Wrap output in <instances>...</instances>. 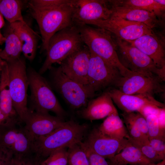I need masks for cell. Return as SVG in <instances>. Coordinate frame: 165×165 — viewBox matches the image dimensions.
Instances as JSON below:
<instances>
[{
	"instance_id": "cell-43",
	"label": "cell",
	"mask_w": 165,
	"mask_h": 165,
	"mask_svg": "<svg viewBox=\"0 0 165 165\" xmlns=\"http://www.w3.org/2000/svg\"><path fill=\"white\" fill-rule=\"evenodd\" d=\"M148 165H165V159L158 163H150Z\"/></svg>"
},
{
	"instance_id": "cell-20",
	"label": "cell",
	"mask_w": 165,
	"mask_h": 165,
	"mask_svg": "<svg viewBox=\"0 0 165 165\" xmlns=\"http://www.w3.org/2000/svg\"><path fill=\"white\" fill-rule=\"evenodd\" d=\"M19 121L21 122L13 107L10 93L8 70L6 63L0 75V123Z\"/></svg>"
},
{
	"instance_id": "cell-34",
	"label": "cell",
	"mask_w": 165,
	"mask_h": 165,
	"mask_svg": "<svg viewBox=\"0 0 165 165\" xmlns=\"http://www.w3.org/2000/svg\"><path fill=\"white\" fill-rule=\"evenodd\" d=\"M80 145L87 154L90 165H110L105 158L83 147L80 143Z\"/></svg>"
},
{
	"instance_id": "cell-45",
	"label": "cell",
	"mask_w": 165,
	"mask_h": 165,
	"mask_svg": "<svg viewBox=\"0 0 165 165\" xmlns=\"http://www.w3.org/2000/svg\"><path fill=\"white\" fill-rule=\"evenodd\" d=\"M126 165V164H122V165Z\"/></svg>"
},
{
	"instance_id": "cell-11",
	"label": "cell",
	"mask_w": 165,
	"mask_h": 165,
	"mask_svg": "<svg viewBox=\"0 0 165 165\" xmlns=\"http://www.w3.org/2000/svg\"><path fill=\"white\" fill-rule=\"evenodd\" d=\"M90 52L88 85L94 93L114 86L122 75L116 68Z\"/></svg>"
},
{
	"instance_id": "cell-1",
	"label": "cell",
	"mask_w": 165,
	"mask_h": 165,
	"mask_svg": "<svg viewBox=\"0 0 165 165\" xmlns=\"http://www.w3.org/2000/svg\"><path fill=\"white\" fill-rule=\"evenodd\" d=\"M87 128L86 125L80 124L73 120L65 122L49 134L33 140V154L42 162L57 149L79 143L82 141Z\"/></svg>"
},
{
	"instance_id": "cell-39",
	"label": "cell",
	"mask_w": 165,
	"mask_h": 165,
	"mask_svg": "<svg viewBox=\"0 0 165 165\" xmlns=\"http://www.w3.org/2000/svg\"><path fill=\"white\" fill-rule=\"evenodd\" d=\"M160 128L165 131V108H161L157 116Z\"/></svg>"
},
{
	"instance_id": "cell-23",
	"label": "cell",
	"mask_w": 165,
	"mask_h": 165,
	"mask_svg": "<svg viewBox=\"0 0 165 165\" xmlns=\"http://www.w3.org/2000/svg\"><path fill=\"white\" fill-rule=\"evenodd\" d=\"M3 36L5 46L0 53L1 58L6 62L16 60L21 57L22 45L17 35L8 22L5 25Z\"/></svg>"
},
{
	"instance_id": "cell-4",
	"label": "cell",
	"mask_w": 165,
	"mask_h": 165,
	"mask_svg": "<svg viewBox=\"0 0 165 165\" xmlns=\"http://www.w3.org/2000/svg\"><path fill=\"white\" fill-rule=\"evenodd\" d=\"M84 45L77 26L73 25L57 32L49 40L46 59L38 72L42 75L53 64H60Z\"/></svg>"
},
{
	"instance_id": "cell-22",
	"label": "cell",
	"mask_w": 165,
	"mask_h": 165,
	"mask_svg": "<svg viewBox=\"0 0 165 165\" xmlns=\"http://www.w3.org/2000/svg\"><path fill=\"white\" fill-rule=\"evenodd\" d=\"M9 24L20 39L24 57L32 61L36 55L39 36L26 22L17 21Z\"/></svg>"
},
{
	"instance_id": "cell-19",
	"label": "cell",
	"mask_w": 165,
	"mask_h": 165,
	"mask_svg": "<svg viewBox=\"0 0 165 165\" xmlns=\"http://www.w3.org/2000/svg\"><path fill=\"white\" fill-rule=\"evenodd\" d=\"M114 114H118V111L108 92L90 100L81 111L83 118L91 121L102 119Z\"/></svg>"
},
{
	"instance_id": "cell-17",
	"label": "cell",
	"mask_w": 165,
	"mask_h": 165,
	"mask_svg": "<svg viewBox=\"0 0 165 165\" xmlns=\"http://www.w3.org/2000/svg\"><path fill=\"white\" fill-rule=\"evenodd\" d=\"M113 101L123 112H138L143 107L153 105L165 108L164 103L156 100L152 96L145 94L129 95L117 89L108 91Z\"/></svg>"
},
{
	"instance_id": "cell-46",
	"label": "cell",
	"mask_w": 165,
	"mask_h": 165,
	"mask_svg": "<svg viewBox=\"0 0 165 165\" xmlns=\"http://www.w3.org/2000/svg\"></svg>"
},
{
	"instance_id": "cell-6",
	"label": "cell",
	"mask_w": 165,
	"mask_h": 165,
	"mask_svg": "<svg viewBox=\"0 0 165 165\" xmlns=\"http://www.w3.org/2000/svg\"><path fill=\"white\" fill-rule=\"evenodd\" d=\"M6 63L9 89L13 107L20 120L24 123L30 112L27 105L29 82L25 61L21 57L16 60Z\"/></svg>"
},
{
	"instance_id": "cell-27",
	"label": "cell",
	"mask_w": 165,
	"mask_h": 165,
	"mask_svg": "<svg viewBox=\"0 0 165 165\" xmlns=\"http://www.w3.org/2000/svg\"><path fill=\"white\" fill-rule=\"evenodd\" d=\"M21 2L18 0H0V13L8 23L26 22L22 14Z\"/></svg>"
},
{
	"instance_id": "cell-40",
	"label": "cell",
	"mask_w": 165,
	"mask_h": 165,
	"mask_svg": "<svg viewBox=\"0 0 165 165\" xmlns=\"http://www.w3.org/2000/svg\"><path fill=\"white\" fill-rule=\"evenodd\" d=\"M5 25L4 17L0 13V29L3 28Z\"/></svg>"
},
{
	"instance_id": "cell-12",
	"label": "cell",
	"mask_w": 165,
	"mask_h": 165,
	"mask_svg": "<svg viewBox=\"0 0 165 165\" xmlns=\"http://www.w3.org/2000/svg\"><path fill=\"white\" fill-rule=\"evenodd\" d=\"M89 24L106 30L117 38L127 41H133L143 35L154 33L152 29L143 24L129 21L112 15L106 20L91 22L87 25Z\"/></svg>"
},
{
	"instance_id": "cell-21",
	"label": "cell",
	"mask_w": 165,
	"mask_h": 165,
	"mask_svg": "<svg viewBox=\"0 0 165 165\" xmlns=\"http://www.w3.org/2000/svg\"><path fill=\"white\" fill-rule=\"evenodd\" d=\"M111 4L112 15L143 24L152 29L160 24L157 17L153 13L137 8Z\"/></svg>"
},
{
	"instance_id": "cell-10",
	"label": "cell",
	"mask_w": 165,
	"mask_h": 165,
	"mask_svg": "<svg viewBox=\"0 0 165 165\" xmlns=\"http://www.w3.org/2000/svg\"><path fill=\"white\" fill-rule=\"evenodd\" d=\"M163 81L152 73L132 72L127 76L121 77L115 86L126 94H145L153 96L165 91L164 87L161 83Z\"/></svg>"
},
{
	"instance_id": "cell-31",
	"label": "cell",
	"mask_w": 165,
	"mask_h": 165,
	"mask_svg": "<svg viewBox=\"0 0 165 165\" xmlns=\"http://www.w3.org/2000/svg\"><path fill=\"white\" fill-rule=\"evenodd\" d=\"M66 148H61L53 152L41 162V165H67L68 157Z\"/></svg>"
},
{
	"instance_id": "cell-30",
	"label": "cell",
	"mask_w": 165,
	"mask_h": 165,
	"mask_svg": "<svg viewBox=\"0 0 165 165\" xmlns=\"http://www.w3.org/2000/svg\"><path fill=\"white\" fill-rule=\"evenodd\" d=\"M145 119L148 127V139H158L165 141V131L160 128L157 116L150 115Z\"/></svg>"
},
{
	"instance_id": "cell-25",
	"label": "cell",
	"mask_w": 165,
	"mask_h": 165,
	"mask_svg": "<svg viewBox=\"0 0 165 165\" xmlns=\"http://www.w3.org/2000/svg\"><path fill=\"white\" fill-rule=\"evenodd\" d=\"M98 128L103 134L112 138L127 139L129 137L126 127L118 114L107 117Z\"/></svg>"
},
{
	"instance_id": "cell-26",
	"label": "cell",
	"mask_w": 165,
	"mask_h": 165,
	"mask_svg": "<svg viewBox=\"0 0 165 165\" xmlns=\"http://www.w3.org/2000/svg\"><path fill=\"white\" fill-rule=\"evenodd\" d=\"M109 3L117 6H127L137 8L154 13L158 17L163 16L165 8L164 0H108Z\"/></svg>"
},
{
	"instance_id": "cell-35",
	"label": "cell",
	"mask_w": 165,
	"mask_h": 165,
	"mask_svg": "<svg viewBox=\"0 0 165 165\" xmlns=\"http://www.w3.org/2000/svg\"><path fill=\"white\" fill-rule=\"evenodd\" d=\"M149 140V144L153 149L163 160L165 159V141L158 139Z\"/></svg>"
},
{
	"instance_id": "cell-8",
	"label": "cell",
	"mask_w": 165,
	"mask_h": 165,
	"mask_svg": "<svg viewBox=\"0 0 165 165\" xmlns=\"http://www.w3.org/2000/svg\"><path fill=\"white\" fill-rule=\"evenodd\" d=\"M49 70L53 87L72 108L86 107L88 99L94 95L88 86L79 84L67 76L60 66H52Z\"/></svg>"
},
{
	"instance_id": "cell-2",
	"label": "cell",
	"mask_w": 165,
	"mask_h": 165,
	"mask_svg": "<svg viewBox=\"0 0 165 165\" xmlns=\"http://www.w3.org/2000/svg\"><path fill=\"white\" fill-rule=\"evenodd\" d=\"M74 0L60 6L42 9L28 7L32 17L38 25L42 44L41 51H46L50 38L56 32L74 25L72 16Z\"/></svg>"
},
{
	"instance_id": "cell-24",
	"label": "cell",
	"mask_w": 165,
	"mask_h": 165,
	"mask_svg": "<svg viewBox=\"0 0 165 165\" xmlns=\"http://www.w3.org/2000/svg\"><path fill=\"white\" fill-rule=\"evenodd\" d=\"M110 160V165H148L151 163L129 141L123 149Z\"/></svg>"
},
{
	"instance_id": "cell-44",
	"label": "cell",
	"mask_w": 165,
	"mask_h": 165,
	"mask_svg": "<svg viewBox=\"0 0 165 165\" xmlns=\"http://www.w3.org/2000/svg\"><path fill=\"white\" fill-rule=\"evenodd\" d=\"M18 161L17 159L14 158L12 165H18Z\"/></svg>"
},
{
	"instance_id": "cell-5",
	"label": "cell",
	"mask_w": 165,
	"mask_h": 165,
	"mask_svg": "<svg viewBox=\"0 0 165 165\" xmlns=\"http://www.w3.org/2000/svg\"><path fill=\"white\" fill-rule=\"evenodd\" d=\"M27 74L31 91L29 110L45 113L51 112L57 116L64 119L66 112L47 80L31 67L27 69Z\"/></svg>"
},
{
	"instance_id": "cell-33",
	"label": "cell",
	"mask_w": 165,
	"mask_h": 165,
	"mask_svg": "<svg viewBox=\"0 0 165 165\" xmlns=\"http://www.w3.org/2000/svg\"><path fill=\"white\" fill-rule=\"evenodd\" d=\"M71 0H31L28 1V7L42 9L60 6L68 3Z\"/></svg>"
},
{
	"instance_id": "cell-7",
	"label": "cell",
	"mask_w": 165,
	"mask_h": 165,
	"mask_svg": "<svg viewBox=\"0 0 165 165\" xmlns=\"http://www.w3.org/2000/svg\"><path fill=\"white\" fill-rule=\"evenodd\" d=\"M21 122L0 123V148L21 159L33 155V139Z\"/></svg>"
},
{
	"instance_id": "cell-9",
	"label": "cell",
	"mask_w": 165,
	"mask_h": 165,
	"mask_svg": "<svg viewBox=\"0 0 165 165\" xmlns=\"http://www.w3.org/2000/svg\"><path fill=\"white\" fill-rule=\"evenodd\" d=\"M116 41L119 60L124 67L133 72L152 73L165 81V69L158 68L150 57L128 42L117 38Z\"/></svg>"
},
{
	"instance_id": "cell-32",
	"label": "cell",
	"mask_w": 165,
	"mask_h": 165,
	"mask_svg": "<svg viewBox=\"0 0 165 165\" xmlns=\"http://www.w3.org/2000/svg\"><path fill=\"white\" fill-rule=\"evenodd\" d=\"M123 118L126 119L138 126L142 133L148 137V130L145 119L138 112H123L121 114Z\"/></svg>"
},
{
	"instance_id": "cell-13",
	"label": "cell",
	"mask_w": 165,
	"mask_h": 165,
	"mask_svg": "<svg viewBox=\"0 0 165 165\" xmlns=\"http://www.w3.org/2000/svg\"><path fill=\"white\" fill-rule=\"evenodd\" d=\"M108 0H74L72 16L74 25L88 24L91 22L105 20L111 16Z\"/></svg>"
},
{
	"instance_id": "cell-41",
	"label": "cell",
	"mask_w": 165,
	"mask_h": 165,
	"mask_svg": "<svg viewBox=\"0 0 165 165\" xmlns=\"http://www.w3.org/2000/svg\"><path fill=\"white\" fill-rule=\"evenodd\" d=\"M6 63V62L2 60L0 57V75L3 68Z\"/></svg>"
},
{
	"instance_id": "cell-29",
	"label": "cell",
	"mask_w": 165,
	"mask_h": 165,
	"mask_svg": "<svg viewBox=\"0 0 165 165\" xmlns=\"http://www.w3.org/2000/svg\"><path fill=\"white\" fill-rule=\"evenodd\" d=\"M133 145L137 148L151 163H157L163 160L150 145L149 142H139L127 139Z\"/></svg>"
},
{
	"instance_id": "cell-16",
	"label": "cell",
	"mask_w": 165,
	"mask_h": 165,
	"mask_svg": "<svg viewBox=\"0 0 165 165\" xmlns=\"http://www.w3.org/2000/svg\"><path fill=\"white\" fill-rule=\"evenodd\" d=\"M30 111L24 124L33 141L49 134L65 122L64 119L51 115L49 113Z\"/></svg>"
},
{
	"instance_id": "cell-37",
	"label": "cell",
	"mask_w": 165,
	"mask_h": 165,
	"mask_svg": "<svg viewBox=\"0 0 165 165\" xmlns=\"http://www.w3.org/2000/svg\"><path fill=\"white\" fill-rule=\"evenodd\" d=\"M14 158L11 153L0 148V165H12Z\"/></svg>"
},
{
	"instance_id": "cell-38",
	"label": "cell",
	"mask_w": 165,
	"mask_h": 165,
	"mask_svg": "<svg viewBox=\"0 0 165 165\" xmlns=\"http://www.w3.org/2000/svg\"><path fill=\"white\" fill-rule=\"evenodd\" d=\"M17 159L18 165H41L42 162L33 155Z\"/></svg>"
},
{
	"instance_id": "cell-28",
	"label": "cell",
	"mask_w": 165,
	"mask_h": 165,
	"mask_svg": "<svg viewBox=\"0 0 165 165\" xmlns=\"http://www.w3.org/2000/svg\"><path fill=\"white\" fill-rule=\"evenodd\" d=\"M79 143L68 148L69 165H90L87 154Z\"/></svg>"
},
{
	"instance_id": "cell-3",
	"label": "cell",
	"mask_w": 165,
	"mask_h": 165,
	"mask_svg": "<svg viewBox=\"0 0 165 165\" xmlns=\"http://www.w3.org/2000/svg\"><path fill=\"white\" fill-rule=\"evenodd\" d=\"M77 26L83 42L91 52L117 68L122 76L128 75L131 71L124 67L119 61L116 51L117 45L112 39L111 33L87 24Z\"/></svg>"
},
{
	"instance_id": "cell-18",
	"label": "cell",
	"mask_w": 165,
	"mask_h": 165,
	"mask_svg": "<svg viewBox=\"0 0 165 165\" xmlns=\"http://www.w3.org/2000/svg\"><path fill=\"white\" fill-rule=\"evenodd\" d=\"M150 57L156 66L165 69V51L162 42L154 33L127 41Z\"/></svg>"
},
{
	"instance_id": "cell-14",
	"label": "cell",
	"mask_w": 165,
	"mask_h": 165,
	"mask_svg": "<svg viewBox=\"0 0 165 165\" xmlns=\"http://www.w3.org/2000/svg\"><path fill=\"white\" fill-rule=\"evenodd\" d=\"M90 52L84 44L63 60L59 64L62 72L79 84L87 86V74Z\"/></svg>"
},
{
	"instance_id": "cell-15",
	"label": "cell",
	"mask_w": 165,
	"mask_h": 165,
	"mask_svg": "<svg viewBox=\"0 0 165 165\" xmlns=\"http://www.w3.org/2000/svg\"><path fill=\"white\" fill-rule=\"evenodd\" d=\"M128 142L126 138L118 139L106 136L97 128L93 129L86 140L80 144L91 151L110 160L119 153Z\"/></svg>"
},
{
	"instance_id": "cell-36",
	"label": "cell",
	"mask_w": 165,
	"mask_h": 165,
	"mask_svg": "<svg viewBox=\"0 0 165 165\" xmlns=\"http://www.w3.org/2000/svg\"><path fill=\"white\" fill-rule=\"evenodd\" d=\"M161 108L153 105H146L142 108L138 112L145 118L148 116L152 115L158 116Z\"/></svg>"
},
{
	"instance_id": "cell-42",
	"label": "cell",
	"mask_w": 165,
	"mask_h": 165,
	"mask_svg": "<svg viewBox=\"0 0 165 165\" xmlns=\"http://www.w3.org/2000/svg\"><path fill=\"white\" fill-rule=\"evenodd\" d=\"M5 38L0 32V45H2L3 43L5 42ZM2 50L0 49V52Z\"/></svg>"
}]
</instances>
